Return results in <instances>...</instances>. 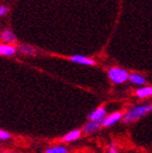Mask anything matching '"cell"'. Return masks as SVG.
<instances>
[{"label":"cell","mask_w":152,"mask_h":153,"mask_svg":"<svg viewBox=\"0 0 152 153\" xmlns=\"http://www.w3.org/2000/svg\"><path fill=\"white\" fill-rule=\"evenodd\" d=\"M15 52H16V49H15V47H13V46L4 45V44H2V45L0 46V53L2 55L9 56V55H13Z\"/></svg>","instance_id":"11"},{"label":"cell","mask_w":152,"mask_h":153,"mask_svg":"<svg viewBox=\"0 0 152 153\" xmlns=\"http://www.w3.org/2000/svg\"><path fill=\"white\" fill-rule=\"evenodd\" d=\"M129 80H130L131 83L135 84V85H143V84H146V82H147V80H146L143 76H140V74H130Z\"/></svg>","instance_id":"10"},{"label":"cell","mask_w":152,"mask_h":153,"mask_svg":"<svg viewBox=\"0 0 152 153\" xmlns=\"http://www.w3.org/2000/svg\"><path fill=\"white\" fill-rule=\"evenodd\" d=\"M18 49L20 51H22V53H26V54H29V55H33L34 53V49L32 47H30V46L28 45H20L18 47Z\"/></svg>","instance_id":"13"},{"label":"cell","mask_w":152,"mask_h":153,"mask_svg":"<svg viewBox=\"0 0 152 153\" xmlns=\"http://www.w3.org/2000/svg\"><path fill=\"white\" fill-rule=\"evenodd\" d=\"M7 7H4V5H1L0 7V15L3 16L4 14H7Z\"/></svg>","instance_id":"15"},{"label":"cell","mask_w":152,"mask_h":153,"mask_svg":"<svg viewBox=\"0 0 152 153\" xmlns=\"http://www.w3.org/2000/svg\"><path fill=\"white\" fill-rule=\"evenodd\" d=\"M11 138V133L7 131H4V130H1L0 131V139L1 140H7V139Z\"/></svg>","instance_id":"14"},{"label":"cell","mask_w":152,"mask_h":153,"mask_svg":"<svg viewBox=\"0 0 152 153\" xmlns=\"http://www.w3.org/2000/svg\"><path fill=\"white\" fill-rule=\"evenodd\" d=\"M122 117H124V114L121 112L112 113L103 119V127H112L113 124L117 123L119 120H122Z\"/></svg>","instance_id":"3"},{"label":"cell","mask_w":152,"mask_h":153,"mask_svg":"<svg viewBox=\"0 0 152 153\" xmlns=\"http://www.w3.org/2000/svg\"><path fill=\"white\" fill-rule=\"evenodd\" d=\"M1 38H2L3 42H7L10 44H15L16 43V36L14 35L11 30H4V31L1 33Z\"/></svg>","instance_id":"9"},{"label":"cell","mask_w":152,"mask_h":153,"mask_svg":"<svg viewBox=\"0 0 152 153\" xmlns=\"http://www.w3.org/2000/svg\"><path fill=\"white\" fill-rule=\"evenodd\" d=\"M9 153H14V152H9Z\"/></svg>","instance_id":"17"},{"label":"cell","mask_w":152,"mask_h":153,"mask_svg":"<svg viewBox=\"0 0 152 153\" xmlns=\"http://www.w3.org/2000/svg\"><path fill=\"white\" fill-rule=\"evenodd\" d=\"M103 127V120H96V121H88L83 127V132L86 134H90Z\"/></svg>","instance_id":"5"},{"label":"cell","mask_w":152,"mask_h":153,"mask_svg":"<svg viewBox=\"0 0 152 153\" xmlns=\"http://www.w3.org/2000/svg\"><path fill=\"white\" fill-rule=\"evenodd\" d=\"M136 96L140 99H145L152 96V86H144L136 91Z\"/></svg>","instance_id":"8"},{"label":"cell","mask_w":152,"mask_h":153,"mask_svg":"<svg viewBox=\"0 0 152 153\" xmlns=\"http://www.w3.org/2000/svg\"><path fill=\"white\" fill-rule=\"evenodd\" d=\"M107 74H109V78L111 79V81L114 82L115 84L124 83L127 80H129V76H130L127 70L119 68V67H112L111 69H109Z\"/></svg>","instance_id":"2"},{"label":"cell","mask_w":152,"mask_h":153,"mask_svg":"<svg viewBox=\"0 0 152 153\" xmlns=\"http://www.w3.org/2000/svg\"><path fill=\"white\" fill-rule=\"evenodd\" d=\"M107 116V110L104 108H97L95 111L89 113L87 116L89 121H96V120H103Z\"/></svg>","instance_id":"4"},{"label":"cell","mask_w":152,"mask_h":153,"mask_svg":"<svg viewBox=\"0 0 152 153\" xmlns=\"http://www.w3.org/2000/svg\"><path fill=\"white\" fill-rule=\"evenodd\" d=\"M152 111V104H142L131 108L124 114L122 121L124 123H132Z\"/></svg>","instance_id":"1"},{"label":"cell","mask_w":152,"mask_h":153,"mask_svg":"<svg viewBox=\"0 0 152 153\" xmlns=\"http://www.w3.org/2000/svg\"><path fill=\"white\" fill-rule=\"evenodd\" d=\"M66 147L64 146H54V147H49L48 149H46L45 153H67Z\"/></svg>","instance_id":"12"},{"label":"cell","mask_w":152,"mask_h":153,"mask_svg":"<svg viewBox=\"0 0 152 153\" xmlns=\"http://www.w3.org/2000/svg\"><path fill=\"white\" fill-rule=\"evenodd\" d=\"M81 136V130H72V131L68 132V133L66 134V135H64V136L61 138V141L62 143H72V141H75L77 140V139H79Z\"/></svg>","instance_id":"6"},{"label":"cell","mask_w":152,"mask_h":153,"mask_svg":"<svg viewBox=\"0 0 152 153\" xmlns=\"http://www.w3.org/2000/svg\"><path fill=\"white\" fill-rule=\"evenodd\" d=\"M109 153H118L117 152V149H115V148H111L109 150Z\"/></svg>","instance_id":"16"},{"label":"cell","mask_w":152,"mask_h":153,"mask_svg":"<svg viewBox=\"0 0 152 153\" xmlns=\"http://www.w3.org/2000/svg\"><path fill=\"white\" fill-rule=\"evenodd\" d=\"M70 60L75 63H78V64H83V65H88V66H94L96 64L95 61L89 59V57H86L84 55H80V54H77V55H72L70 57Z\"/></svg>","instance_id":"7"}]
</instances>
